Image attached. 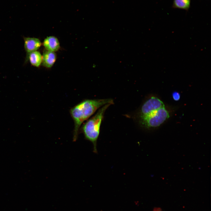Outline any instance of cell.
Segmentation results:
<instances>
[{
	"mask_svg": "<svg viewBox=\"0 0 211 211\" xmlns=\"http://www.w3.org/2000/svg\"><path fill=\"white\" fill-rule=\"evenodd\" d=\"M113 103V100L110 98L86 99L72 108L70 113L74 123L73 141L77 140L80 128L84 122L103 106Z\"/></svg>",
	"mask_w": 211,
	"mask_h": 211,
	"instance_id": "cell-1",
	"label": "cell"
},
{
	"mask_svg": "<svg viewBox=\"0 0 211 211\" xmlns=\"http://www.w3.org/2000/svg\"><path fill=\"white\" fill-rule=\"evenodd\" d=\"M111 105L108 104L100 108L96 114L87 120L81 127V131L85 138L92 143L93 152L96 153H97V141L101 123L106 110Z\"/></svg>",
	"mask_w": 211,
	"mask_h": 211,
	"instance_id": "cell-2",
	"label": "cell"
},
{
	"mask_svg": "<svg viewBox=\"0 0 211 211\" xmlns=\"http://www.w3.org/2000/svg\"><path fill=\"white\" fill-rule=\"evenodd\" d=\"M169 117V113L164 107L145 117L139 119V121L142 127L149 129L160 126Z\"/></svg>",
	"mask_w": 211,
	"mask_h": 211,
	"instance_id": "cell-3",
	"label": "cell"
},
{
	"mask_svg": "<svg viewBox=\"0 0 211 211\" xmlns=\"http://www.w3.org/2000/svg\"><path fill=\"white\" fill-rule=\"evenodd\" d=\"M163 102L158 98L152 96L142 104L137 113L138 119L145 117L164 107Z\"/></svg>",
	"mask_w": 211,
	"mask_h": 211,
	"instance_id": "cell-4",
	"label": "cell"
},
{
	"mask_svg": "<svg viewBox=\"0 0 211 211\" xmlns=\"http://www.w3.org/2000/svg\"><path fill=\"white\" fill-rule=\"evenodd\" d=\"M24 46L26 52V57L30 53L37 51L41 45V43L38 38H25Z\"/></svg>",
	"mask_w": 211,
	"mask_h": 211,
	"instance_id": "cell-5",
	"label": "cell"
},
{
	"mask_svg": "<svg viewBox=\"0 0 211 211\" xmlns=\"http://www.w3.org/2000/svg\"><path fill=\"white\" fill-rule=\"evenodd\" d=\"M43 45L46 50L55 52L60 48V44L57 38L54 36H50L44 40Z\"/></svg>",
	"mask_w": 211,
	"mask_h": 211,
	"instance_id": "cell-6",
	"label": "cell"
},
{
	"mask_svg": "<svg viewBox=\"0 0 211 211\" xmlns=\"http://www.w3.org/2000/svg\"><path fill=\"white\" fill-rule=\"evenodd\" d=\"M56 58V55L55 52L45 50L42 55V63L45 67L50 68L54 65Z\"/></svg>",
	"mask_w": 211,
	"mask_h": 211,
	"instance_id": "cell-7",
	"label": "cell"
},
{
	"mask_svg": "<svg viewBox=\"0 0 211 211\" xmlns=\"http://www.w3.org/2000/svg\"><path fill=\"white\" fill-rule=\"evenodd\" d=\"M26 59L29 60L33 66L38 67L42 63V55L39 51H36L29 54Z\"/></svg>",
	"mask_w": 211,
	"mask_h": 211,
	"instance_id": "cell-8",
	"label": "cell"
},
{
	"mask_svg": "<svg viewBox=\"0 0 211 211\" xmlns=\"http://www.w3.org/2000/svg\"><path fill=\"white\" fill-rule=\"evenodd\" d=\"M190 0H173V6L175 8L187 10L190 6Z\"/></svg>",
	"mask_w": 211,
	"mask_h": 211,
	"instance_id": "cell-9",
	"label": "cell"
},
{
	"mask_svg": "<svg viewBox=\"0 0 211 211\" xmlns=\"http://www.w3.org/2000/svg\"><path fill=\"white\" fill-rule=\"evenodd\" d=\"M172 97L175 101H178L180 99V93L178 92H174L172 93Z\"/></svg>",
	"mask_w": 211,
	"mask_h": 211,
	"instance_id": "cell-10",
	"label": "cell"
}]
</instances>
